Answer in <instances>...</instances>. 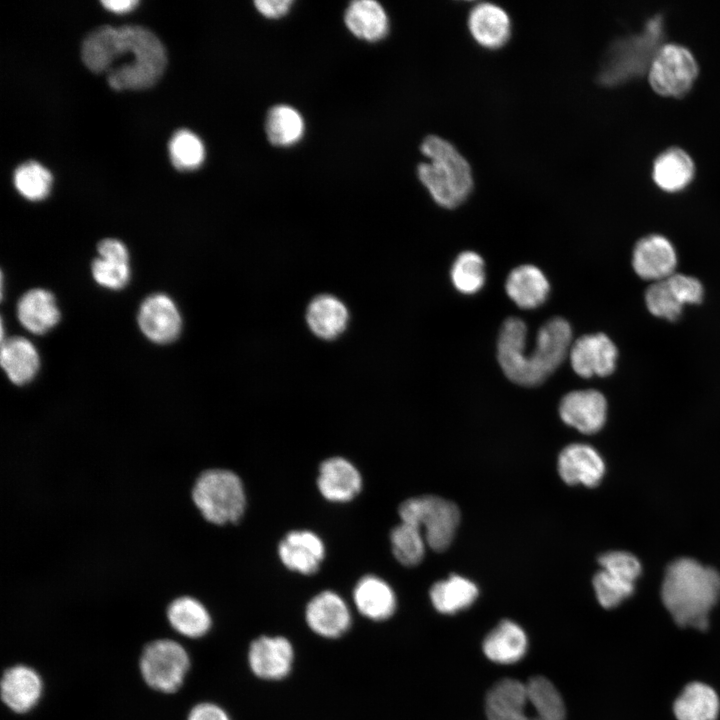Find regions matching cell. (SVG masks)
I'll use <instances>...</instances> for the list:
<instances>
[{"label":"cell","mask_w":720,"mask_h":720,"mask_svg":"<svg viewBox=\"0 0 720 720\" xmlns=\"http://www.w3.org/2000/svg\"><path fill=\"white\" fill-rule=\"evenodd\" d=\"M677 255L672 243L664 236L651 234L641 238L632 254V266L645 280H665L675 272Z\"/></svg>","instance_id":"17"},{"label":"cell","mask_w":720,"mask_h":720,"mask_svg":"<svg viewBox=\"0 0 720 720\" xmlns=\"http://www.w3.org/2000/svg\"><path fill=\"white\" fill-rule=\"evenodd\" d=\"M598 562L603 570L633 584L641 573L640 562L629 552H607L599 557Z\"/></svg>","instance_id":"41"},{"label":"cell","mask_w":720,"mask_h":720,"mask_svg":"<svg viewBox=\"0 0 720 720\" xmlns=\"http://www.w3.org/2000/svg\"><path fill=\"white\" fill-rule=\"evenodd\" d=\"M399 516L403 522L423 529L426 544L439 552L449 547L460 521L453 502L432 495L407 499L399 507Z\"/></svg>","instance_id":"7"},{"label":"cell","mask_w":720,"mask_h":720,"mask_svg":"<svg viewBox=\"0 0 720 720\" xmlns=\"http://www.w3.org/2000/svg\"><path fill=\"white\" fill-rule=\"evenodd\" d=\"M304 130L303 117L289 105H276L266 116L265 132L273 145L281 147L294 145L303 137Z\"/></svg>","instance_id":"34"},{"label":"cell","mask_w":720,"mask_h":720,"mask_svg":"<svg viewBox=\"0 0 720 720\" xmlns=\"http://www.w3.org/2000/svg\"><path fill=\"white\" fill-rule=\"evenodd\" d=\"M478 593L472 581L459 575L436 582L429 592L434 608L443 614H454L470 607Z\"/></svg>","instance_id":"32"},{"label":"cell","mask_w":720,"mask_h":720,"mask_svg":"<svg viewBox=\"0 0 720 720\" xmlns=\"http://www.w3.org/2000/svg\"><path fill=\"white\" fill-rule=\"evenodd\" d=\"M666 280L683 306L686 304H698L702 301L704 290L698 279L674 273Z\"/></svg>","instance_id":"42"},{"label":"cell","mask_w":720,"mask_h":720,"mask_svg":"<svg viewBox=\"0 0 720 720\" xmlns=\"http://www.w3.org/2000/svg\"><path fill=\"white\" fill-rule=\"evenodd\" d=\"M527 326L519 318H508L497 341V358L504 374L514 383L536 386L544 382L564 361L571 348L572 330L560 317L548 320L537 333L533 350L526 351Z\"/></svg>","instance_id":"1"},{"label":"cell","mask_w":720,"mask_h":720,"mask_svg":"<svg viewBox=\"0 0 720 720\" xmlns=\"http://www.w3.org/2000/svg\"><path fill=\"white\" fill-rule=\"evenodd\" d=\"M420 151L428 161L418 165V179L434 202L448 209L461 205L474 184L472 169L465 157L451 142L437 135L425 137Z\"/></svg>","instance_id":"4"},{"label":"cell","mask_w":720,"mask_h":720,"mask_svg":"<svg viewBox=\"0 0 720 720\" xmlns=\"http://www.w3.org/2000/svg\"><path fill=\"white\" fill-rule=\"evenodd\" d=\"M720 596V575L691 558L673 561L666 569L661 599L681 627L704 630Z\"/></svg>","instance_id":"3"},{"label":"cell","mask_w":720,"mask_h":720,"mask_svg":"<svg viewBox=\"0 0 720 720\" xmlns=\"http://www.w3.org/2000/svg\"><path fill=\"white\" fill-rule=\"evenodd\" d=\"M488 720H557L541 694L529 683L504 678L488 691Z\"/></svg>","instance_id":"8"},{"label":"cell","mask_w":720,"mask_h":720,"mask_svg":"<svg viewBox=\"0 0 720 720\" xmlns=\"http://www.w3.org/2000/svg\"><path fill=\"white\" fill-rule=\"evenodd\" d=\"M164 614L171 628L186 638H201L212 627V617L207 606L192 595L185 594L172 599Z\"/></svg>","instance_id":"22"},{"label":"cell","mask_w":720,"mask_h":720,"mask_svg":"<svg viewBox=\"0 0 720 720\" xmlns=\"http://www.w3.org/2000/svg\"><path fill=\"white\" fill-rule=\"evenodd\" d=\"M558 472L569 485L583 484L594 487L601 481L605 466L593 447L575 443L566 446L559 454Z\"/></svg>","instance_id":"21"},{"label":"cell","mask_w":720,"mask_h":720,"mask_svg":"<svg viewBox=\"0 0 720 720\" xmlns=\"http://www.w3.org/2000/svg\"><path fill=\"white\" fill-rule=\"evenodd\" d=\"M101 3L109 10L123 13L131 10L137 5V0H102Z\"/></svg>","instance_id":"45"},{"label":"cell","mask_w":720,"mask_h":720,"mask_svg":"<svg viewBox=\"0 0 720 720\" xmlns=\"http://www.w3.org/2000/svg\"><path fill=\"white\" fill-rule=\"evenodd\" d=\"M317 487L321 495L330 502H349L360 493L362 477L350 461L335 456L320 464Z\"/></svg>","instance_id":"20"},{"label":"cell","mask_w":720,"mask_h":720,"mask_svg":"<svg viewBox=\"0 0 720 720\" xmlns=\"http://www.w3.org/2000/svg\"><path fill=\"white\" fill-rule=\"evenodd\" d=\"M344 22L355 37L369 42L383 39L389 30L388 15L374 0L351 2L345 11Z\"/></svg>","instance_id":"28"},{"label":"cell","mask_w":720,"mask_h":720,"mask_svg":"<svg viewBox=\"0 0 720 720\" xmlns=\"http://www.w3.org/2000/svg\"><path fill=\"white\" fill-rule=\"evenodd\" d=\"M528 646L524 630L511 620H502L484 638L485 656L495 663L512 664L526 653Z\"/></svg>","instance_id":"26"},{"label":"cell","mask_w":720,"mask_h":720,"mask_svg":"<svg viewBox=\"0 0 720 720\" xmlns=\"http://www.w3.org/2000/svg\"><path fill=\"white\" fill-rule=\"evenodd\" d=\"M97 250L99 257L91 265L94 280L105 288H124L130 279L127 247L117 239L108 238L99 242Z\"/></svg>","instance_id":"23"},{"label":"cell","mask_w":720,"mask_h":720,"mask_svg":"<svg viewBox=\"0 0 720 720\" xmlns=\"http://www.w3.org/2000/svg\"><path fill=\"white\" fill-rule=\"evenodd\" d=\"M51 182V173L36 161L22 163L14 172L15 187L29 200L45 198L49 193Z\"/></svg>","instance_id":"38"},{"label":"cell","mask_w":720,"mask_h":720,"mask_svg":"<svg viewBox=\"0 0 720 720\" xmlns=\"http://www.w3.org/2000/svg\"><path fill=\"white\" fill-rule=\"evenodd\" d=\"M138 325L152 342L166 344L180 334L182 319L173 300L162 293L147 297L138 312Z\"/></svg>","instance_id":"13"},{"label":"cell","mask_w":720,"mask_h":720,"mask_svg":"<svg viewBox=\"0 0 720 720\" xmlns=\"http://www.w3.org/2000/svg\"><path fill=\"white\" fill-rule=\"evenodd\" d=\"M617 355L615 344L603 333L579 337L569 351L574 372L584 378L610 375L615 370Z\"/></svg>","instance_id":"11"},{"label":"cell","mask_w":720,"mask_h":720,"mask_svg":"<svg viewBox=\"0 0 720 720\" xmlns=\"http://www.w3.org/2000/svg\"><path fill=\"white\" fill-rule=\"evenodd\" d=\"M562 420L582 433L599 431L607 416V402L596 390H577L566 394L559 405Z\"/></svg>","instance_id":"18"},{"label":"cell","mask_w":720,"mask_h":720,"mask_svg":"<svg viewBox=\"0 0 720 720\" xmlns=\"http://www.w3.org/2000/svg\"><path fill=\"white\" fill-rule=\"evenodd\" d=\"M165 53L158 37L149 29L139 25L111 27L103 25L92 30L84 39L81 48L82 60L94 72L109 70L114 61L123 55L143 56ZM121 73L107 74L109 85L117 90L143 89L136 62Z\"/></svg>","instance_id":"2"},{"label":"cell","mask_w":720,"mask_h":720,"mask_svg":"<svg viewBox=\"0 0 720 720\" xmlns=\"http://www.w3.org/2000/svg\"><path fill=\"white\" fill-rule=\"evenodd\" d=\"M663 18H650L641 34L616 40L608 49L598 73V80L613 86L648 70L650 63L662 45Z\"/></svg>","instance_id":"6"},{"label":"cell","mask_w":720,"mask_h":720,"mask_svg":"<svg viewBox=\"0 0 720 720\" xmlns=\"http://www.w3.org/2000/svg\"><path fill=\"white\" fill-rule=\"evenodd\" d=\"M645 303L651 314L670 321L678 319L683 308L666 279L653 282L648 287Z\"/></svg>","instance_id":"39"},{"label":"cell","mask_w":720,"mask_h":720,"mask_svg":"<svg viewBox=\"0 0 720 720\" xmlns=\"http://www.w3.org/2000/svg\"><path fill=\"white\" fill-rule=\"evenodd\" d=\"M294 649L282 636H260L249 647L248 663L255 676L263 680H281L291 671Z\"/></svg>","instance_id":"12"},{"label":"cell","mask_w":720,"mask_h":720,"mask_svg":"<svg viewBox=\"0 0 720 720\" xmlns=\"http://www.w3.org/2000/svg\"><path fill=\"white\" fill-rule=\"evenodd\" d=\"M292 3L291 0H258L254 5L262 16L274 19L286 15Z\"/></svg>","instance_id":"44"},{"label":"cell","mask_w":720,"mask_h":720,"mask_svg":"<svg viewBox=\"0 0 720 720\" xmlns=\"http://www.w3.org/2000/svg\"><path fill=\"white\" fill-rule=\"evenodd\" d=\"M593 587L599 604L607 609L616 607L634 591V584L601 569L593 577Z\"/></svg>","instance_id":"40"},{"label":"cell","mask_w":720,"mask_h":720,"mask_svg":"<svg viewBox=\"0 0 720 720\" xmlns=\"http://www.w3.org/2000/svg\"><path fill=\"white\" fill-rule=\"evenodd\" d=\"M20 323L31 333L44 334L60 320V310L52 293L44 289L26 292L17 305Z\"/></svg>","instance_id":"27"},{"label":"cell","mask_w":720,"mask_h":720,"mask_svg":"<svg viewBox=\"0 0 720 720\" xmlns=\"http://www.w3.org/2000/svg\"><path fill=\"white\" fill-rule=\"evenodd\" d=\"M467 27L473 40L488 50L502 48L512 34L509 14L501 6L490 2L477 3L470 9Z\"/></svg>","instance_id":"15"},{"label":"cell","mask_w":720,"mask_h":720,"mask_svg":"<svg viewBox=\"0 0 720 720\" xmlns=\"http://www.w3.org/2000/svg\"><path fill=\"white\" fill-rule=\"evenodd\" d=\"M43 681L31 666L16 664L2 674L0 683L1 700L11 711L24 714L31 711L40 701Z\"/></svg>","instance_id":"16"},{"label":"cell","mask_w":720,"mask_h":720,"mask_svg":"<svg viewBox=\"0 0 720 720\" xmlns=\"http://www.w3.org/2000/svg\"><path fill=\"white\" fill-rule=\"evenodd\" d=\"M1 343V366L9 380L18 386L31 382L40 367L35 346L23 337H12Z\"/></svg>","instance_id":"29"},{"label":"cell","mask_w":720,"mask_h":720,"mask_svg":"<svg viewBox=\"0 0 720 720\" xmlns=\"http://www.w3.org/2000/svg\"><path fill=\"white\" fill-rule=\"evenodd\" d=\"M305 620L317 635L334 639L346 633L351 626V613L343 598L326 590L315 595L305 609Z\"/></svg>","instance_id":"14"},{"label":"cell","mask_w":720,"mask_h":720,"mask_svg":"<svg viewBox=\"0 0 720 720\" xmlns=\"http://www.w3.org/2000/svg\"><path fill=\"white\" fill-rule=\"evenodd\" d=\"M191 499L202 519L216 527L237 524L246 509L243 482L228 468L202 471L193 484Z\"/></svg>","instance_id":"5"},{"label":"cell","mask_w":720,"mask_h":720,"mask_svg":"<svg viewBox=\"0 0 720 720\" xmlns=\"http://www.w3.org/2000/svg\"><path fill=\"white\" fill-rule=\"evenodd\" d=\"M278 556L287 569L312 575L319 570L325 557V546L314 532L293 530L278 544Z\"/></svg>","instance_id":"19"},{"label":"cell","mask_w":720,"mask_h":720,"mask_svg":"<svg viewBox=\"0 0 720 720\" xmlns=\"http://www.w3.org/2000/svg\"><path fill=\"white\" fill-rule=\"evenodd\" d=\"M698 74V65L692 52L676 43L662 44L648 68L649 83L659 95L684 96Z\"/></svg>","instance_id":"10"},{"label":"cell","mask_w":720,"mask_h":720,"mask_svg":"<svg viewBox=\"0 0 720 720\" xmlns=\"http://www.w3.org/2000/svg\"><path fill=\"white\" fill-rule=\"evenodd\" d=\"M677 720H715L720 701L716 692L701 682L688 684L673 706Z\"/></svg>","instance_id":"31"},{"label":"cell","mask_w":720,"mask_h":720,"mask_svg":"<svg viewBox=\"0 0 720 720\" xmlns=\"http://www.w3.org/2000/svg\"><path fill=\"white\" fill-rule=\"evenodd\" d=\"M353 600L359 613L373 621L386 620L396 609L393 589L376 575L359 579L353 590Z\"/></svg>","instance_id":"24"},{"label":"cell","mask_w":720,"mask_h":720,"mask_svg":"<svg viewBox=\"0 0 720 720\" xmlns=\"http://www.w3.org/2000/svg\"><path fill=\"white\" fill-rule=\"evenodd\" d=\"M190 657L185 647L172 639L149 642L139 658V671L151 689L171 694L178 691L190 669Z\"/></svg>","instance_id":"9"},{"label":"cell","mask_w":720,"mask_h":720,"mask_svg":"<svg viewBox=\"0 0 720 720\" xmlns=\"http://www.w3.org/2000/svg\"><path fill=\"white\" fill-rule=\"evenodd\" d=\"M170 158L177 169H195L201 165L205 149L200 138L187 129L176 131L169 142Z\"/></svg>","instance_id":"37"},{"label":"cell","mask_w":720,"mask_h":720,"mask_svg":"<svg viewBox=\"0 0 720 720\" xmlns=\"http://www.w3.org/2000/svg\"><path fill=\"white\" fill-rule=\"evenodd\" d=\"M348 312L337 298L322 295L315 298L307 310V322L319 337L330 339L339 335L346 327Z\"/></svg>","instance_id":"33"},{"label":"cell","mask_w":720,"mask_h":720,"mask_svg":"<svg viewBox=\"0 0 720 720\" xmlns=\"http://www.w3.org/2000/svg\"><path fill=\"white\" fill-rule=\"evenodd\" d=\"M505 289L507 295L518 307L534 309L545 302L550 285L539 268L525 264L514 268L509 273Z\"/></svg>","instance_id":"25"},{"label":"cell","mask_w":720,"mask_h":720,"mask_svg":"<svg viewBox=\"0 0 720 720\" xmlns=\"http://www.w3.org/2000/svg\"><path fill=\"white\" fill-rule=\"evenodd\" d=\"M694 174L695 165L692 158L678 147H671L661 152L652 167L655 184L666 192L684 189L690 184Z\"/></svg>","instance_id":"30"},{"label":"cell","mask_w":720,"mask_h":720,"mask_svg":"<svg viewBox=\"0 0 720 720\" xmlns=\"http://www.w3.org/2000/svg\"><path fill=\"white\" fill-rule=\"evenodd\" d=\"M186 720H231L228 713L212 702H201L189 711Z\"/></svg>","instance_id":"43"},{"label":"cell","mask_w":720,"mask_h":720,"mask_svg":"<svg viewBox=\"0 0 720 720\" xmlns=\"http://www.w3.org/2000/svg\"><path fill=\"white\" fill-rule=\"evenodd\" d=\"M390 541L393 554L402 565L411 567L422 561L426 541L418 527L402 521L392 529Z\"/></svg>","instance_id":"35"},{"label":"cell","mask_w":720,"mask_h":720,"mask_svg":"<svg viewBox=\"0 0 720 720\" xmlns=\"http://www.w3.org/2000/svg\"><path fill=\"white\" fill-rule=\"evenodd\" d=\"M451 281L461 293L471 295L478 292L485 282V268L482 257L465 251L457 256L451 268Z\"/></svg>","instance_id":"36"}]
</instances>
